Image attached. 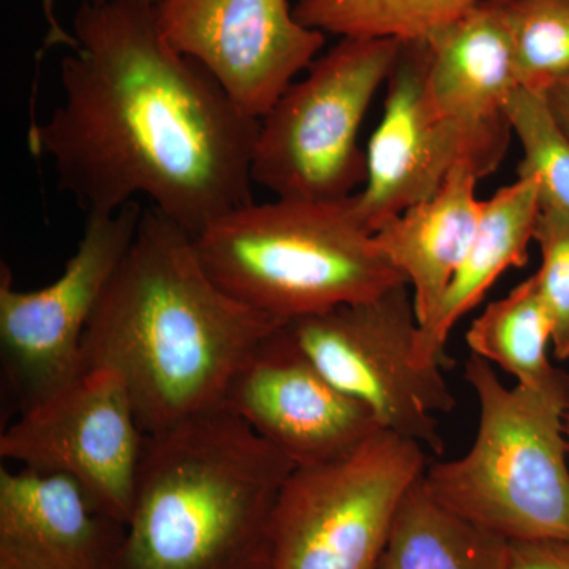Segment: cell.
<instances>
[{
	"label": "cell",
	"mask_w": 569,
	"mask_h": 569,
	"mask_svg": "<svg viewBox=\"0 0 569 569\" xmlns=\"http://www.w3.org/2000/svg\"><path fill=\"white\" fill-rule=\"evenodd\" d=\"M73 36L62 102L47 122H32L28 144L51 160L59 189L88 217L142 194L194 238L252 203L260 121L164 40L153 7L84 0Z\"/></svg>",
	"instance_id": "obj_1"
},
{
	"label": "cell",
	"mask_w": 569,
	"mask_h": 569,
	"mask_svg": "<svg viewBox=\"0 0 569 569\" xmlns=\"http://www.w3.org/2000/svg\"><path fill=\"white\" fill-rule=\"evenodd\" d=\"M280 326L224 293L192 236L151 206L82 337V369L123 378L148 436L223 408L236 373Z\"/></svg>",
	"instance_id": "obj_2"
},
{
	"label": "cell",
	"mask_w": 569,
	"mask_h": 569,
	"mask_svg": "<svg viewBox=\"0 0 569 569\" xmlns=\"http://www.w3.org/2000/svg\"><path fill=\"white\" fill-rule=\"evenodd\" d=\"M295 468L227 408L148 433L110 569H269Z\"/></svg>",
	"instance_id": "obj_3"
},
{
	"label": "cell",
	"mask_w": 569,
	"mask_h": 569,
	"mask_svg": "<svg viewBox=\"0 0 569 569\" xmlns=\"http://www.w3.org/2000/svg\"><path fill=\"white\" fill-rule=\"evenodd\" d=\"M193 247L224 293L279 325L407 283L359 222L351 197L252 201L194 236Z\"/></svg>",
	"instance_id": "obj_4"
},
{
	"label": "cell",
	"mask_w": 569,
	"mask_h": 569,
	"mask_svg": "<svg viewBox=\"0 0 569 569\" xmlns=\"http://www.w3.org/2000/svg\"><path fill=\"white\" fill-rule=\"evenodd\" d=\"M463 376L478 397L477 438L463 458L426 468L427 492L509 542H569V395L507 388L477 355Z\"/></svg>",
	"instance_id": "obj_5"
},
{
	"label": "cell",
	"mask_w": 569,
	"mask_h": 569,
	"mask_svg": "<svg viewBox=\"0 0 569 569\" xmlns=\"http://www.w3.org/2000/svg\"><path fill=\"white\" fill-rule=\"evenodd\" d=\"M402 40L340 39L260 121L252 181L287 200L336 203L366 181L359 130Z\"/></svg>",
	"instance_id": "obj_6"
},
{
	"label": "cell",
	"mask_w": 569,
	"mask_h": 569,
	"mask_svg": "<svg viewBox=\"0 0 569 569\" xmlns=\"http://www.w3.org/2000/svg\"><path fill=\"white\" fill-rule=\"evenodd\" d=\"M427 468L380 430L346 458L296 467L277 501L269 569H378L400 501Z\"/></svg>",
	"instance_id": "obj_7"
},
{
	"label": "cell",
	"mask_w": 569,
	"mask_h": 569,
	"mask_svg": "<svg viewBox=\"0 0 569 569\" xmlns=\"http://www.w3.org/2000/svg\"><path fill=\"white\" fill-rule=\"evenodd\" d=\"M336 388L365 406L387 432L445 452L437 415L455 410L443 367L415 359L419 329L407 283L369 301L337 306L283 325Z\"/></svg>",
	"instance_id": "obj_8"
},
{
	"label": "cell",
	"mask_w": 569,
	"mask_h": 569,
	"mask_svg": "<svg viewBox=\"0 0 569 569\" xmlns=\"http://www.w3.org/2000/svg\"><path fill=\"white\" fill-rule=\"evenodd\" d=\"M144 208L88 217L77 250L54 282L18 290L9 266L0 268V348L21 411L84 372L82 337L112 276L129 252Z\"/></svg>",
	"instance_id": "obj_9"
},
{
	"label": "cell",
	"mask_w": 569,
	"mask_h": 569,
	"mask_svg": "<svg viewBox=\"0 0 569 569\" xmlns=\"http://www.w3.org/2000/svg\"><path fill=\"white\" fill-rule=\"evenodd\" d=\"M142 443L126 381L110 367H92L22 410L0 436V456L21 468L73 479L100 515L126 527Z\"/></svg>",
	"instance_id": "obj_10"
},
{
	"label": "cell",
	"mask_w": 569,
	"mask_h": 569,
	"mask_svg": "<svg viewBox=\"0 0 569 569\" xmlns=\"http://www.w3.org/2000/svg\"><path fill=\"white\" fill-rule=\"evenodd\" d=\"M153 10L164 40L258 121L326 41L296 20L288 0H160Z\"/></svg>",
	"instance_id": "obj_11"
},
{
	"label": "cell",
	"mask_w": 569,
	"mask_h": 569,
	"mask_svg": "<svg viewBox=\"0 0 569 569\" xmlns=\"http://www.w3.org/2000/svg\"><path fill=\"white\" fill-rule=\"evenodd\" d=\"M223 408L296 467L346 458L383 430L365 406L317 369L283 326L247 358Z\"/></svg>",
	"instance_id": "obj_12"
},
{
	"label": "cell",
	"mask_w": 569,
	"mask_h": 569,
	"mask_svg": "<svg viewBox=\"0 0 569 569\" xmlns=\"http://www.w3.org/2000/svg\"><path fill=\"white\" fill-rule=\"evenodd\" d=\"M427 69L426 40L402 41L387 82L383 118L367 146L365 186L351 197L369 233L432 198L459 164L475 171L466 137L430 99Z\"/></svg>",
	"instance_id": "obj_13"
},
{
	"label": "cell",
	"mask_w": 569,
	"mask_h": 569,
	"mask_svg": "<svg viewBox=\"0 0 569 569\" xmlns=\"http://www.w3.org/2000/svg\"><path fill=\"white\" fill-rule=\"evenodd\" d=\"M427 88L438 112L466 137L478 178L492 174L507 153L505 104L519 88L511 37L492 0L427 37Z\"/></svg>",
	"instance_id": "obj_14"
},
{
	"label": "cell",
	"mask_w": 569,
	"mask_h": 569,
	"mask_svg": "<svg viewBox=\"0 0 569 569\" xmlns=\"http://www.w3.org/2000/svg\"><path fill=\"white\" fill-rule=\"evenodd\" d=\"M122 535L73 479L0 470V569H110Z\"/></svg>",
	"instance_id": "obj_15"
},
{
	"label": "cell",
	"mask_w": 569,
	"mask_h": 569,
	"mask_svg": "<svg viewBox=\"0 0 569 569\" xmlns=\"http://www.w3.org/2000/svg\"><path fill=\"white\" fill-rule=\"evenodd\" d=\"M478 174L455 168L429 200L388 220L376 233L381 252L407 280L419 326L436 313L477 233L482 203Z\"/></svg>",
	"instance_id": "obj_16"
},
{
	"label": "cell",
	"mask_w": 569,
	"mask_h": 569,
	"mask_svg": "<svg viewBox=\"0 0 569 569\" xmlns=\"http://www.w3.org/2000/svg\"><path fill=\"white\" fill-rule=\"evenodd\" d=\"M538 213L539 189L531 178H518L482 203L477 233L462 263L436 313L425 326H419L415 342L419 366L445 369V347L460 318L482 301L505 271L526 266Z\"/></svg>",
	"instance_id": "obj_17"
},
{
	"label": "cell",
	"mask_w": 569,
	"mask_h": 569,
	"mask_svg": "<svg viewBox=\"0 0 569 569\" xmlns=\"http://www.w3.org/2000/svg\"><path fill=\"white\" fill-rule=\"evenodd\" d=\"M378 569H509V541L441 505L421 477L400 501Z\"/></svg>",
	"instance_id": "obj_18"
},
{
	"label": "cell",
	"mask_w": 569,
	"mask_h": 569,
	"mask_svg": "<svg viewBox=\"0 0 569 569\" xmlns=\"http://www.w3.org/2000/svg\"><path fill=\"white\" fill-rule=\"evenodd\" d=\"M473 355L507 370L518 387L546 395H569V376L549 361L552 321L539 295L537 276L519 283L475 318L467 332Z\"/></svg>",
	"instance_id": "obj_19"
},
{
	"label": "cell",
	"mask_w": 569,
	"mask_h": 569,
	"mask_svg": "<svg viewBox=\"0 0 569 569\" xmlns=\"http://www.w3.org/2000/svg\"><path fill=\"white\" fill-rule=\"evenodd\" d=\"M481 0H298L296 20L340 39L425 40Z\"/></svg>",
	"instance_id": "obj_20"
},
{
	"label": "cell",
	"mask_w": 569,
	"mask_h": 569,
	"mask_svg": "<svg viewBox=\"0 0 569 569\" xmlns=\"http://www.w3.org/2000/svg\"><path fill=\"white\" fill-rule=\"evenodd\" d=\"M515 51L519 84L546 92L569 77V0H492Z\"/></svg>",
	"instance_id": "obj_21"
},
{
	"label": "cell",
	"mask_w": 569,
	"mask_h": 569,
	"mask_svg": "<svg viewBox=\"0 0 569 569\" xmlns=\"http://www.w3.org/2000/svg\"><path fill=\"white\" fill-rule=\"evenodd\" d=\"M505 112L522 146L518 178L535 179L539 203L569 217V137L552 114L546 92L519 86Z\"/></svg>",
	"instance_id": "obj_22"
},
{
	"label": "cell",
	"mask_w": 569,
	"mask_h": 569,
	"mask_svg": "<svg viewBox=\"0 0 569 569\" xmlns=\"http://www.w3.org/2000/svg\"><path fill=\"white\" fill-rule=\"evenodd\" d=\"M535 241L541 250L537 271L539 295L552 321L553 356L569 359V217L539 203Z\"/></svg>",
	"instance_id": "obj_23"
},
{
	"label": "cell",
	"mask_w": 569,
	"mask_h": 569,
	"mask_svg": "<svg viewBox=\"0 0 569 569\" xmlns=\"http://www.w3.org/2000/svg\"><path fill=\"white\" fill-rule=\"evenodd\" d=\"M509 569H569V542H509Z\"/></svg>",
	"instance_id": "obj_24"
},
{
	"label": "cell",
	"mask_w": 569,
	"mask_h": 569,
	"mask_svg": "<svg viewBox=\"0 0 569 569\" xmlns=\"http://www.w3.org/2000/svg\"><path fill=\"white\" fill-rule=\"evenodd\" d=\"M54 2L56 0H41V9H43L44 20H47L48 33L44 37L43 48L39 52V58L52 47H67L70 50H74L78 44L73 33L67 32L62 28L61 22L58 21V18H56ZM89 2L103 3L110 2V0H89Z\"/></svg>",
	"instance_id": "obj_25"
},
{
	"label": "cell",
	"mask_w": 569,
	"mask_h": 569,
	"mask_svg": "<svg viewBox=\"0 0 569 569\" xmlns=\"http://www.w3.org/2000/svg\"><path fill=\"white\" fill-rule=\"evenodd\" d=\"M548 102L557 122L569 137V77L553 84L546 91Z\"/></svg>",
	"instance_id": "obj_26"
},
{
	"label": "cell",
	"mask_w": 569,
	"mask_h": 569,
	"mask_svg": "<svg viewBox=\"0 0 569 569\" xmlns=\"http://www.w3.org/2000/svg\"><path fill=\"white\" fill-rule=\"evenodd\" d=\"M137 2L144 3V6L156 7L157 3L160 2V0H137Z\"/></svg>",
	"instance_id": "obj_27"
},
{
	"label": "cell",
	"mask_w": 569,
	"mask_h": 569,
	"mask_svg": "<svg viewBox=\"0 0 569 569\" xmlns=\"http://www.w3.org/2000/svg\"><path fill=\"white\" fill-rule=\"evenodd\" d=\"M567 432H568V437H569V415H568V426H567Z\"/></svg>",
	"instance_id": "obj_28"
}]
</instances>
